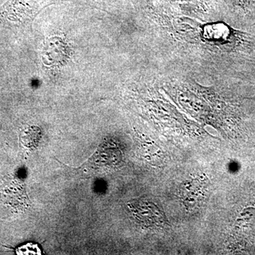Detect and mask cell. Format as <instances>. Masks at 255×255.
Instances as JSON below:
<instances>
[{
    "mask_svg": "<svg viewBox=\"0 0 255 255\" xmlns=\"http://www.w3.org/2000/svg\"><path fill=\"white\" fill-rule=\"evenodd\" d=\"M232 3L240 14L255 17V0H232Z\"/></svg>",
    "mask_w": 255,
    "mask_h": 255,
    "instance_id": "6da1fadb",
    "label": "cell"
}]
</instances>
